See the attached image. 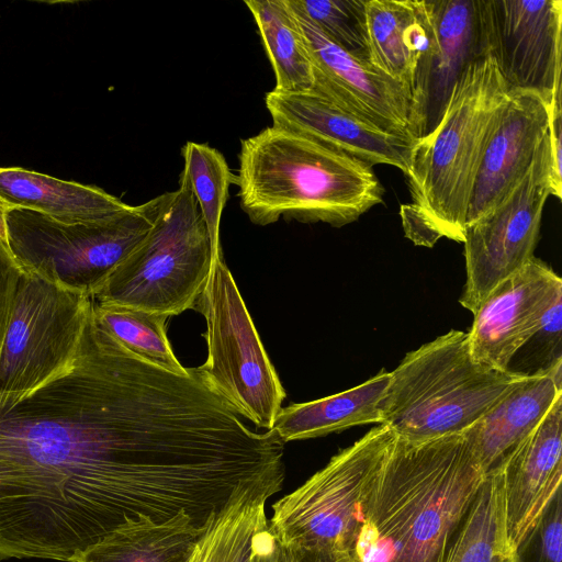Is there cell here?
Here are the masks:
<instances>
[{"label": "cell", "mask_w": 562, "mask_h": 562, "mask_svg": "<svg viewBox=\"0 0 562 562\" xmlns=\"http://www.w3.org/2000/svg\"><path fill=\"white\" fill-rule=\"evenodd\" d=\"M270 477L240 487L200 538L189 562H251L269 525L266 503L284 482Z\"/></svg>", "instance_id": "obj_22"}, {"label": "cell", "mask_w": 562, "mask_h": 562, "mask_svg": "<svg viewBox=\"0 0 562 562\" xmlns=\"http://www.w3.org/2000/svg\"><path fill=\"white\" fill-rule=\"evenodd\" d=\"M206 529H199L184 512L162 524L131 521L72 562H189Z\"/></svg>", "instance_id": "obj_23"}, {"label": "cell", "mask_w": 562, "mask_h": 562, "mask_svg": "<svg viewBox=\"0 0 562 562\" xmlns=\"http://www.w3.org/2000/svg\"><path fill=\"white\" fill-rule=\"evenodd\" d=\"M519 562L562 561V501L555 495L541 521L517 549Z\"/></svg>", "instance_id": "obj_30"}, {"label": "cell", "mask_w": 562, "mask_h": 562, "mask_svg": "<svg viewBox=\"0 0 562 562\" xmlns=\"http://www.w3.org/2000/svg\"><path fill=\"white\" fill-rule=\"evenodd\" d=\"M364 1L290 0L330 41L356 58L370 63Z\"/></svg>", "instance_id": "obj_28"}, {"label": "cell", "mask_w": 562, "mask_h": 562, "mask_svg": "<svg viewBox=\"0 0 562 562\" xmlns=\"http://www.w3.org/2000/svg\"><path fill=\"white\" fill-rule=\"evenodd\" d=\"M11 207L0 200V241L8 246L7 238V213Z\"/></svg>", "instance_id": "obj_35"}, {"label": "cell", "mask_w": 562, "mask_h": 562, "mask_svg": "<svg viewBox=\"0 0 562 562\" xmlns=\"http://www.w3.org/2000/svg\"><path fill=\"white\" fill-rule=\"evenodd\" d=\"M561 89L559 85L554 91L552 102L550 104L549 119V142H550V159H551V184L552 195L561 199L562 196V173H561V140H562V112H561Z\"/></svg>", "instance_id": "obj_32"}, {"label": "cell", "mask_w": 562, "mask_h": 562, "mask_svg": "<svg viewBox=\"0 0 562 562\" xmlns=\"http://www.w3.org/2000/svg\"><path fill=\"white\" fill-rule=\"evenodd\" d=\"M194 310L206 321L207 359L199 370L236 414L271 430L286 393L223 255Z\"/></svg>", "instance_id": "obj_10"}, {"label": "cell", "mask_w": 562, "mask_h": 562, "mask_svg": "<svg viewBox=\"0 0 562 562\" xmlns=\"http://www.w3.org/2000/svg\"><path fill=\"white\" fill-rule=\"evenodd\" d=\"M508 92L494 56L484 52L464 66L438 121L416 140L405 173L412 202L400 211L415 245L432 247L442 237L463 243L476 172Z\"/></svg>", "instance_id": "obj_3"}, {"label": "cell", "mask_w": 562, "mask_h": 562, "mask_svg": "<svg viewBox=\"0 0 562 562\" xmlns=\"http://www.w3.org/2000/svg\"><path fill=\"white\" fill-rule=\"evenodd\" d=\"M390 372L381 371L363 383L307 403L281 408L272 429L284 443L326 436L347 428L381 424L380 401L387 386Z\"/></svg>", "instance_id": "obj_21"}, {"label": "cell", "mask_w": 562, "mask_h": 562, "mask_svg": "<svg viewBox=\"0 0 562 562\" xmlns=\"http://www.w3.org/2000/svg\"><path fill=\"white\" fill-rule=\"evenodd\" d=\"M395 439L390 427L379 424L274 503L269 529L276 540L352 552L366 502Z\"/></svg>", "instance_id": "obj_8"}, {"label": "cell", "mask_w": 562, "mask_h": 562, "mask_svg": "<svg viewBox=\"0 0 562 562\" xmlns=\"http://www.w3.org/2000/svg\"><path fill=\"white\" fill-rule=\"evenodd\" d=\"M552 195L549 136L528 171L492 210L464 229L467 280L460 304L477 311L485 296L533 256L542 211Z\"/></svg>", "instance_id": "obj_11"}, {"label": "cell", "mask_w": 562, "mask_h": 562, "mask_svg": "<svg viewBox=\"0 0 562 562\" xmlns=\"http://www.w3.org/2000/svg\"><path fill=\"white\" fill-rule=\"evenodd\" d=\"M280 91L313 87L312 61L304 37L288 0H246Z\"/></svg>", "instance_id": "obj_24"}, {"label": "cell", "mask_w": 562, "mask_h": 562, "mask_svg": "<svg viewBox=\"0 0 562 562\" xmlns=\"http://www.w3.org/2000/svg\"><path fill=\"white\" fill-rule=\"evenodd\" d=\"M507 537L517 550L541 521L562 479V396L497 468Z\"/></svg>", "instance_id": "obj_17"}, {"label": "cell", "mask_w": 562, "mask_h": 562, "mask_svg": "<svg viewBox=\"0 0 562 562\" xmlns=\"http://www.w3.org/2000/svg\"><path fill=\"white\" fill-rule=\"evenodd\" d=\"M277 562H358L352 552L324 548L281 546L278 542Z\"/></svg>", "instance_id": "obj_33"}, {"label": "cell", "mask_w": 562, "mask_h": 562, "mask_svg": "<svg viewBox=\"0 0 562 562\" xmlns=\"http://www.w3.org/2000/svg\"><path fill=\"white\" fill-rule=\"evenodd\" d=\"M251 562H277V551L270 544L258 546Z\"/></svg>", "instance_id": "obj_34"}, {"label": "cell", "mask_w": 562, "mask_h": 562, "mask_svg": "<svg viewBox=\"0 0 562 562\" xmlns=\"http://www.w3.org/2000/svg\"><path fill=\"white\" fill-rule=\"evenodd\" d=\"M364 14L370 63L407 86L415 110L426 114L430 66L437 52L429 1L366 0Z\"/></svg>", "instance_id": "obj_18"}, {"label": "cell", "mask_w": 562, "mask_h": 562, "mask_svg": "<svg viewBox=\"0 0 562 562\" xmlns=\"http://www.w3.org/2000/svg\"><path fill=\"white\" fill-rule=\"evenodd\" d=\"M93 315L112 337L133 353L170 372L187 373V368L179 362L168 340V317L94 301Z\"/></svg>", "instance_id": "obj_27"}, {"label": "cell", "mask_w": 562, "mask_h": 562, "mask_svg": "<svg viewBox=\"0 0 562 562\" xmlns=\"http://www.w3.org/2000/svg\"><path fill=\"white\" fill-rule=\"evenodd\" d=\"M92 297L21 271L0 351V414L75 361Z\"/></svg>", "instance_id": "obj_9"}, {"label": "cell", "mask_w": 562, "mask_h": 562, "mask_svg": "<svg viewBox=\"0 0 562 562\" xmlns=\"http://www.w3.org/2000/svg\"><path fill=\"white\" fill-rule=\"evenodd\" d=\"M272 126L303 136L367 165H390L406 173L417 139L383 131L314 90L266 93Z\"/></svg>", "instance_id": "obj_15"}, {"label": "cell", "mask_w": 562, "mask_h": 562, "mask_svg": "<svg viewBox=\"0 0 562 562\" xmlns=\"http://www.w3.org/2000/svg\"><path fill=\"white\" fill-rule=\"evenodd\" d=\"M288 3L312 61V90L383 131L412 139L423 136L407 86L344 50L290 0Z\"/></svg>", "instance_id": "obj_13"}, {"label": "cell", "mask_w": 562, "mask_h": 562, "mask_svg": "<svg viewBox=\"0 0 562 562\" xmlns=\"http://www.w3.org/2000/svg\"><path fill=\"white\" fill-rule=\"evenodd\" d=\"M238 161L240 207L256 225L284 216L341 227L383 199L371 166L272 125L241 140Z\"/></svg>", "instance_id": "obj_4"}, {"label": "cell", "mask_w": 562, "mask_h": 562, "mask_svg": "<svg viewBox=\"0 0 562 562\" xmlns=\"http://www.w3.org/2000/svg\"><path fill=\"white\" fill-rule=\"evenodd\" d=\"M481 47L512 89L535 90L551 104L561 82L560 0H477Z\"/></svg>", "instance_id": "obj_12"}, {"label": "cell", "mask_w": 562, "mask_h": 562, "mask_svg": "<svg viewBox=\"0 0 562 562\" xmlns=\"http://www.w3.org/2000/svg\"><path fill=\"white\" fill-rule=\"evenodd\" d=\"M526 378L476 362L469 333L451 329L408 352L390 372L379 404L381 424L408 442L460 432Z\"/></svg>", "instance_id": "obj_5"}, {"label": "cell", "mask_w": 562, "mask_h": 562, "mask_svg": "<svg viewBox=\"0 0 562 562\" xmlns=\"http://www.w3.org/2000/svg\"><path fill=\"white\" fill-rule=\"evenodd\" d=\"M561 314L562 299L550 307L539 329L525 342L531 347H521L527 348L528 356L520 359L518 375L533 376L562 371Z\"/></svg>", "instance_id": "obj_29"}, {"label": "cell", "mask_w": 562, "mask_h": 562, "mask_svg": "<svg viewBox=\"0 0 562 562\" xmlns=\"http://www.w3.org/2000/svg\"><path fill=\"white\" fill-rule=\"evenodd\" d=\"M212 252L205 223L186 180L167 192L145 239L114 269L91 296L164 315L195 307L211 272Z\"/></svg>", "instance_id": "obj_6"}, {"label": "cell", "mask_w": 562, "mask_h": 562, "mask_svg": "<svg viewBox=\"0 0 562 562\" xmlns=\"http://www.w3.org/2000/svg\"><path fill=\"white\" fill-rule=\"evenodd\" d=\"M167 192L94 222L64 223L34 211L7 213L8 248L23 272L92 296L145 239Z\"/></svg>", "instance_id": "obj_7"}, {"label": "cell", "mask_w": 562, "mask_h": 562, "mask_svg": "<svg viewBox=\"0 0 562 562\" xmlns=\"http://www.w3.org/2000/svg\"><path fill=\"white\" fill-rule=\"evenodd\" d=\"M442 562H519L506 532L497 469L487 473Z\"/></svg>", "instance_id": "obj_25"}, {"label": "cell", "mask_w": 562, "mask_h": 562, "mask_svg": "<svg viewBox=\"0 0 562 562\" xmlns=\"http://www.w3.org/2000/svg\"><path fill=\"white\" fill-rule=\"evenodd\" d=\"M181 155L183 169L180 175L186 178L205 223L213 265L215 258L223 255L220 224L234 175L224 156L207 144L187 142Z\"/></svg>", "instance_id": "obj_26"}, {"label": "cell", "mask_w": 562, "mask_h": 562, "mask_svg": "<svg viewBox=\"0 0 562 562\" xmlns=\"http://www.w3.org/2000/svg\"><path fill=\"white\" fill-rule=\"evenodd\" d=\"M562 371L528 376L472 425L474 445L487 474L537 428L562 396Z\"/></svg>", "instance_id": "obj_19"}, {"label": "cell", "mask_w": 562, "mask_h": 562, "mask_svg": "<svg viewBox=\"0 0 562 562\" xmlns=\"http://www.w3.org/2000/svg\"><path fill=\"white\" fill-rule=\"evenodd\" d=\"M220 398L126 349L91 305L71 367L0 414V560L72 562L131 521L187 513L204 528L227 497Z\"/></svg>", "instance_id": "obj_1"}, {"label": "cell", "mask_w": 562, "mask_h": 562, "mask_svg": "<svg viewBox=\"0 0 562 562\" xmlns=\"http://www.w3.org/2000/svg\"><path fill=\"white\" fill-rule=\"evenodd\" d=\"M550 104L535 90L512 89L483 151L465 227L497 205L528 171L548 135Z\"/></svg>", "instance_id": "obj_16"}, {"label": "cell", "mask_w": 562, "mask_h": 562, "mask_svg": "<svg viewBox=\"0 0 562 562\" xmlns=\"http://www.w3.org/2000/svg\"><path fill=\"white\" fill-rule=\"evenodd\" d=\"M20 274L8 246L0 241V351Z\"/></svg>", "instance_id": "obj_31"}, {"label": "cell", "mask_w": 562, "mask_h": 562, "mask_svg": "<svg viewBox=\"0 0 562 562\" xmlns=\"http://www.w3.org/2000/svg\"><path fill=\"white\" fill-rule=\"evenodd\" d=\"M562 299V280L533 257L502 280L473 314L469 333L472 358L507 371L515 353L539 329L546 313Z\"/></svg>", "instance_id": "obj_14"}, {"label": "cell", "mask_w": 562, "mask_h": 562, "mask_svg": "<svg viewBox=\"0 0 562 562\" xmlns=\"http://www.w3.org/2000/svg\"><path fill=\"white\" fill-rule=\"evenodd\" d=\"M0 200L64 223L111 217L130 205L95 186L66 181L19 167H0Z\"/></svg>", "instance_id": "obj_20"}, {"label": "cell", "mask_w": 562, "mask_h": 562, "mask_svg": "<svg viewBox=\"0 0 562 562\" xmlns=\"http://www.w3.org/2000/svg\"><path fill=\"white\" fill-rule=\"evenodd\" d=\"M486 475L472 426L424 442L396 437L352 554L358 562H442Z\"/></svg>", "instance_id": "obj_2"}]
</instances>
